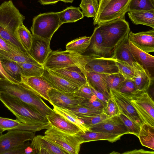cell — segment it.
I'll use <instances>...</instances> for the list:
<instances>
[{
  "mask_svg": "<svg viewBox=\"0 0 154 154\" xmlns=\"http://www.w3.org/2000/svg\"><path fill=\"white\" fill-rule=\"evenodd\" d=\"M21 82L40 97L48 101L51 104V101L47 93L51 87L41 76H22Z\"/></svg>",
  "mask_w": 154,
  "mask_h": 154,
  "instance_id": "cell-19",
  "label": "cell"
},
{
  "mask_svg": "<svg viewBox=\"0 0 154 154\" xmlns=\"http://www.w3.org/2000/svg\"><path fill=\"white\" fill-rule=\"evenodd\" d=\"M0 50H3L6 52H10L12 51H21L19 49L13 45L8 44L5 40L0 36Z\"/></svg>",
  "mask_w": 154,
  "mask_h": 154,
  "instance_id": "cell-49",
  "label": "cell"
},
{
  "mask_svg": "<svg viewBox=\"0 0 154 154\" xmlns=\"http://www.w3.org/2000/svg\"><path fill=\"white\" fill-rule=\"evenodd\" d=\"M17 35L19 41L28 52L32 42V34L23 25L18 28Z\"/></svg>",
  "mask_w": 154,
  "mask_h": 154,
  "instance_id": "cell-37",
  "label": "cell"
},
{
  "mask_svg": "<svg viewBox=\"0 0 154 154\" xmlns=\"http://www.w3.org/2000/svg\"><path fill=\"white\" fill-rule=\"evenodd\" d=\"M127 94L144 123L154 126V102L147 91Z\"/></svg>",
  "mask_w": 154,
  "mask_h": 154,
  "instance_id": "cell-7",
  "label": "cell"
},
{
  "mask_svg": "<svg viewBox=\"0 0 154 154\" xmlns=\"http://www.w3.org/2000/svg\"><path fill=\"white\" fill-rule=\"evenodd\" d=\"M0 100L17 119L23 123L35 125L50 124L46 117L15 97L0 92Z\"/></svg>",
  "mask_w": 154,
  "mask_h": 154,
  "instance_id": "cell-2",
  "label": "cell"
},
{
  "mask_svg": "<svg viewBox=\"0 0 154 154\" xmlns=\"http://www.w3.org/2000/svg\"><path fill=\"white\" fill-rule=\"evenodd\" d=\"M128 15L134 24L146 25L154 29V10L130 11Z\"/></svg>",
  "mask_w": 154,
  "mask_h": 154,
  "instance_id": "cell-27",
  "label": "cell"
},
{
  "mask_svg": "<svg viewBox=\"0 0 154 154\" xmlns=\"http://www.w3.org/2000/svg\"><path fill=\"white\" fill-rule=\"evenodd\" d=\"M3 132L2 130L0 129V137L3 134L2 133Z\"/></svg>",
  "mask_w": 154,
  "mask_h": 154,
  "instance_id": "cell-56",
  "label": "cell"
},
{
  "mask_svg": "<svg viewBox=\"0 0 154 154\" xmlns=\"http://www.w3.org/2000/svg\"><path fill=\"white\" fill-rule=\"evenodd\" d=\"M93 72H86V77L89 85L97 91L102 93L108 98L109 90L106 82L108 75Z\"/></svg>",
  "mask_w": 154,
  "mask_h": 154,
  "instance_id": "cell-25",
  "label": "cell"
},
{
  "mask_svg": "<svg viewBox=\"0 0 154 154\" xmlns=\"http://www.w3.org/2000/svg\"><path fill=\"white\" fill-rule=\"evenodd\" d=\"M47 93L51 104L66 109L81 105L85 99L77 96L74 92L60 91L51 87L48 90Z\"/></svg>",
  "mask_w": 154,
  "mask_h": 154,
  "instance_id": "cell-10",
  "label": "cell"
},
{
  "mask_svg": "<svg viewBox=\"0 0 154 154\" xmlns=\"http://www.w3.org/2000/svg\"><path fill=\"white\" fill-rule=\"evenodd\" d=\"M89 86L94 95L106 105L108 97L102 93L95 90L90 85Z\"/></svg>",
  "mask_w": 154,
  "mask_h": 154,
  "instance_id": "cell-51",
  "label": "cell"
},
{
  "mask_svg": "<svg viewBox=\"0 0 154 154\" xmlns=\"http://www.w3.org/2000/svg\"><path fill=\"white\" fill-rule=\"evenodd\" d=\"M128 40L129 49L135 61L148 70L151 74L154 67V57L138 48Z\"/></svg>",
  "mask_w": 154,
  "mask_h": 154,
  "instance_id": "cell-24",
  "label": "cell"
},
{
  "mask_svg": "<svg viewBox=\"0 0 154 154\" xmlns=\"http://www.w3.org/2000/svg\"><path fill=\"white\" fill-rule=\"evenodd\" d=\"M52 71L57 75L79 88L87 83L85 75L77 67H69Z\"/></svg>",
  "mask_w": 154,
  "mask_h": 154,
  "instance_id": "cell-21",
  "label": "cell"
},
{
  "mask_svg": "<svg viewBox=\"0 0 154 154\" xmlns=\"http://www.w3.org/2000/svg\"><path fill=\"white\" fill-rule=\"evenodd\" d=\"M81 104L92 109L102 111L105 105L94 95L89 99H84Z\"/></svg>",
  "mask_w": 154,
  "mask_h": 154,
  "instance_id": "cell-46",
  "label": "cell"
},
{
  "mask_svg": "<svg viewBox=\"0 0 154 154\" xmlns=\"http://www.w3.org/2000/svg\"><path fill=\"white\" fill-rule=\"evenodd\" d=\"M77 116L79 118L83 121L86 126L89 128L111 117L107 116L103 112L92 116Z\"/></svg>",
  "mask_w": 154,
  "mask_h": 154,
  "instance_id": "cell-44",
  "label": "cell"
},
{
  "mask_svg": "<svg viewBox=\"0 0 154 154\" xmlns=\"http://www.w3.org/2000/svg\"><path fill=\"white\" fill-rule=\"evenodd\" d=\"M152 10H154V0H131L128 7V12Z\"/></svg>",
  "mask_w": 154,
  "mask_h": 154,
  "instance_id": "cell-38",
  "label": "cell"
},
{
  "mask_svg": "<svg viewBox=\"0 0 154 154\" xmlns=\"http://www.w3.org/2000/svg\"><path fill=\"white\" fill-rule=\"evenodd\" d=\"M31 141V145L35 154H67L47 139L44 136L39 135L35 136Z\"/></svg>",
  "mask_w": 154,
  "mask_h": 154,
  "instance_id": "cell-20",
  "label": "cell"
},
{
  "mask_svg": "<svg viewBox=\"0 0 154 154\" xmlns=\"http://www.w3.org/2000/svg\"><path fill=\"white\" fill-rule=\"evenodd\" d=\"M131 0H110L94 17L95 25L119 18H125Z\"/></svg>",
  "mask_w": 154,
  "mask_h": 154,
  "instance_id": "cell-8",
  "label": "cell"
},
{
  "mask_svg": "<svg viewBox=\"0 0 154 154\" xmlns=\"http://www.w3.org/2000/svg\"><path fill=\"white\" fill-rule=\"evenodd\" d=\"M117 91L126 94H133L138 92L133 80L128 79H125Z\"/></svg>",
  "mask_w": 154,
  "mask_h": 154,
  "instance_id": "cell-47",
  "label": "cell"
},
{
  "mask_svg": "<svg viewBox=\"0 0 154 154\" xmlns=\"http://www.w3.org/2000/svg\"><path fill=\"white\" fill-rule=\"evenodd\" d=\"M57 13L62 24L76 22L84 17L80 8L72 6L68 7L62 11L57 12Z\"/></svg>",
  "mask_w": 154,
  "mask_h": 154,
  "instance_id": "cell-29",
  "label": "cell"
},
{
  "mask_svg": "<svg viewBox=\"0 0 154 154\" xmlns=\"http://www.w3.org/2000/svg\"><path fill=\"white\" fill-rule=\"evenodd\" d=\"M53 110L60 114L68 120L78 126L84 133L90 130V128L86 126L83 121L79 118L73 112L66 109L53 105Z\"/></svg>",
  "mask_w": 154,
  "mask_h": 154,
  "instance_id": "cell-32",
  "label": "cell"
},
{
  "mask_svg": "<svg viewBox=\"0 0 154 154\" xmlns=\"http://www.w3.org/2000/svg\"><path fill=\"white\" fill-rule=\"evenodd\" d=\"M91 37L90 45L85 52L86 55L94 58L112 57L113 51L105 46L102 38L99 27H95Z\"/></svg>",
  "mask_w": 154,
  "mask_h": 154,
  "instance_id": "cell-12",
  "label": "cell"
},
{
  "mask_svg": "<svg viewBox=\"0 0 154 154\" xmlns=\"http://www.w3.org/2000/svg\"><path fill=\"white\" fill-rule=\"evenodd\" d=\"M0 58L2 65L5 72L12 78L21 82V69L17 63L1 57Z\"/></svg>",
  "mask_w": 154,
  "mask_h": 154,
  "instance_id": "cell-33",
  "label": "cell"
},
{
  "mask_svg": "<svg viewBox=\"0 0 154 154\" xmlns=\"http://www.w3.org/2000/svg\"><path fill=\"white\" fill-rule=\"evenodd\" d=\"M98 26L105 46L112 51L128 36L130 30L129 23L125 18L118 19Z\"/></svg>",
  "mask_w": 154,
  "mask_h": 154,
  "instance_id": "cell-4",
  "label": "cell"
},
{
  "mask_svg": "<svg viewBox=\"0 0 154 154\" xmlns=\"http://www.w3.org/2000/svg\"><path fill=\"white\" fill-rule=\"evenodd\" d=\"M109 94L116 102L120 112L141 126L144 122L132 105L128 94L112 89H109Z\"/></svg>",
  "mask_w": 154,
  "mask_h": 154,
  "instance_id": "cell-11",
  "label": "cell"
},
{
  "mask_svg": "<svg viewBox=\"0 0 154 154\" xmlns=\"http://www.w3.org/2000/svg\"><path fill=\"white\" fill-rule=\"evenodd\" d=\"M51 40L32 35V42L28 53L35 60L43 66L52 51L50 48Z\"/></svg>",
  "mask_w": 154,
  "mask_h": 154,
  "instance_id": "cell-13",
  "label": "cell"
},
{
  "mask_svg": "<svg viewBox=\"0 0 154 154\" xmlns=\"http://www.w3.org/2000/svg\"><path fill=\"white\" fill-rule=\"evenodd\" d=\"M138 137L142 145L154 149V126L144 123L140 127Z\"/></svg>",
  "mask_w": 154,
  "mask_h": 154,
  "instance_id": "cell-30",
  "label": "cell"
},
{
  "mask_svg": "<svg viewBox=\"0 0 154 154\" xmlns=\"http://www.w3.org/2000/svg\"><path fill=\"white\" fill-rule=\"evenodd\" d=\"M0 57L17 62H26L40 64L35 60L28 53L21 51L6 52L0 50Z\"/></svg>",
  "mask_w": 154,
  "mask_h": 154,
  "instance_id": "cell-31",
  "label": "cell"
},
{
  "mask_svg": "<svg viewBox=\"0 0 154 154\" xmlns=\"http://www.w3.org/2000/svg\"><path fill=\"white\" fill-rule=\"evenodd\" d=\"M99 6L98 0H82L79 5L84 17L88 18L95 17Z\"/></svg>",
  "mask_w": 154,
  "mask_h": 154,
  "instance_id": "cell-36",
  "label": "cell"
},
{
  "mask_svg": "<svg viewBox=\"0 0 154 154\" xmlns=\"http://www.w3.org/2000/svg\"><path fill=\"white\" fill-rule=\"evenodd\" d=\"M22 76L25 77L41 76L44 70L42 65L29 63H19Z\"/></svg>",
  "mask_w": 154,
  "mask_h": 154,
  "instance_id": "cell-35",
  "label": "cell"
},
{
  "mask_svg": "<svg viewBox=\"0 0 154 154\" xmlns=\"http://www.w3.org/2000/svg\"><path fill=\"white\" fill-rule=\"evenodd\" d=\"M50 124L42 125H32L23 123L17 119L15 120L0 117V129L3 131L12 130L29 131L35 132L47 129Z\"/></svg>",
  "mask_w": 154,
  "mask_h": 154,
  "instance_id": "cell-22",
  "label": "cell"
},
{
  "mask_svg": "<svg viewBox=\"0 0 154 154\" xmlns=\"http://www.w3.org/2000/svg\"><path fill=\"white\" fill-rule=\"evenodd\" d=\"M90 129L122 135L129 134L128 130L118 115L110 117L90 127Z\"/></svg>",
  "mask_w": 154,
  "mask_h": 154,
  "instance_id": "cell-14",
  "label": "cell"
},
{
  "mask_svg": "<svg viewBox=\"0 0 154 154\" xmlns=\"http://www.w3.org/2000/svg\"><path fill=\"white\" fill-rule=\"evenodd\" d=\"M133 66L134 72L132 80L137 91H147L153 80V77L148 70L136 62Z\"/></svg>",
  "mask_w": 154,
  "mask_h": 154,
  "instance_id": "cell-23",
  "label": "cell"
},
{
  "mask_svg": "<svg viewBox=\"0 0 154 154\" xmlns=\"http://www.w3.org/2000/svg\"><path fill=\"white\" fill-rule=\"evenodd\" d=\"M125 80L122 75L119 72L109 74L106 79V82L109 89L118 90Z\"/></svg>",
  "mask_w": 154,
  "mask_h": 154,
  "instance_id": "cell-40",
  "label": "cell"
},
{
  "mask_svg": "<svg viewBox=\"0 0 154 154\" xmlns=\"http://www.w3.org/2000/svg\"><path fill=\"white\" fill-rule=\"evenodd\" d=\"M46 118L51 126L64 132L75 134L82 131L78 126L53 109Z\"/></svg>",
  "mask_w": 154,
  "mask_h": 154,
  "instance_id": "cell-18",
  "label": "cell"
},
{
  "mask_svg": "<svg viewBox=\"0 0 154 154\" xmlns=\"http://www.w3.org/2000/svg\"><path fill=\"white\" fill-rule=\"evenodd\" d=\"M128 130L129 134H133L137 137L140 129V126L121 112L118 115Z\"/></svg>",
  "mask_w": 154,
  "mask_h": 154,
  "instance_id": "cell-42",
  "label": "cell"
},
{
  "mask_svg": "<svg viewBox=\"0 0 154 154\" xmlns=\"http://www.w3.org/2000/svg\"><path fill=\"white\" fill-rule=\"evenodd\" d=\"M91 37L82 36L68 42L66 45V50L82 54L89 46Z\"/></svg>",
  "mask_w": 154,
  "mask_h": 154,
  "instance_id": "cell-34",
  "label": "cell"
},
{
  "mask_svg": "<svg viewBox=\"0 0 154 154\" xmlns=\"http://www.w3.org/2000/svg\"><path fill=\"white\" fill-rule=\"evenodd\" d=\"M51 87L57 90L69 92H75L79 88L54 73L52 70L44 68L41 76Z\"/></svg>",
  "mask_w": 154,
  "mask_h": 154,
  "instance_id": "cell-17",
  "label": "cell"
},
{
  "mask_svg": "<svg viewBox=\"0 0 154 154\" xmlns=\"http://www.w3.org/2000/svg\"><path fill=\"white\" fill-rule=\"evenodd\" d=\"M0 92L17 98L46 117L53 110L41 97L22 82L15 83L8 80L0 79Z\"/></svg>",
  "mask_w": 154,
  "mask_h": 154,
  "instance_id": "cell-1",
  "label": "cell"
},
{
  "mask_svg": "<svg viewBox=\"0 0 154 154\" xmlns=\"http://www.w3.org/2000/svg\"><path fill=\"white\" fill-rule=\"evenodd\" d=\"M154 151H146L143 149H140L139 150L135 149L126 152L122 154H154Z\"/></svg>",
  "mask_w": 154,
  "mask_h": 154,
  "instance_id": "cell-52",
  "label": "cell"
},
{
  "mask_svg": "<svg viewBox=\"0 0 154 154\" xmlns=\"http://www.w3.org/2000/svg\"><path fill=\"white\" fill-rule=\"evenodd\" d=\"M0 79L8 80L15 83H19L20 82L14 79L10 76L4 70L1 64L0 58Z\"/></svg>",
  "mask_w": 154,
  "mask_h": 154,
  "instance_id": "cell-50",
  "label": "cell"
},
{
  "mask_svg": "<svg viewBox=\"0 0 154 154\" xmlns=\"http://www.w3.org/2000/svg\"><path fill=\"white\" fill-rule=\"evenodd\" d=\"M61 24L57 12L40 14L33 19L31 27L32 35L46 39H51Z\"/></svg>",
  "mask_w": 154,
  "mask_h": 154,
  "instance_id": "cell-6",
  "label": "cell"
},
{
  "mask_svg": "<svg viewBox=\"0 0 154 154\" xmlns=\"http://www.w3.org/2000/svg\"><path fill=\"white\" fill-rule=\"evenodd\" d=\"M74 93L85 99H89L94 96L88 82L79 88Z\"/></svg>",
  "mask_w": 154,
  "mask_h": 154,
  "instance_id": "cell-48",
  "label": "cell"
},
{
  "mask_svg": "<svg viewBox=\"0 0 154 154\" xmlns=\"http://www.w3.org/2000/svg\"><path fill=\"white\" fill-rule=\"evenodd\" d=\"M31 131L12 130L0 137V154H5L14 147L28 141H31L35 136Z\"/></svg>",
  "mask_w": 154,
  "mask_h": 154,
  "instance_id": "cell-9",
  "label": "cell"
},
{
  "mask_svg": "<svg viewBox=\"0 0 154 154\" xmlns=\"http://www.w3.org/2000/svg\"><path fill=\"white\" fill-rule=\"evenodd\" d=\"M77 116H92L97 115L102 111L95 110L81 104L67 109Z\"/></svg>",
  "mask_w": 154,
  "mask_h": 154,
  "instance_id": "cell-41",
  "label": "cell"
},
{
  "mask_svg": "<svg viewBox=\"0 0 154 154\" xmlns=\"http://www.w3.org/2000/svg\"><path fill=\"white\" fill-rule=\"evenodd\" d=\"M40 3L43 5L55 4L60 0H38Z\"/></svg>",
  "mask_w": 154,
  "mask_h": 154,
  "instance_id": "cell-53",
  "label": "cell"
},
{
  "mask_svg": "<svg viewBox=\"0 0 154 154\" xmlns=\"http://www.w3.org/2000/svg\"><path fill=\"white\" fill-rule=\"evenodd\" d=\"M45 132L44 137L67 154H78L82 143L79 135L69 134L51 126Z\"/></svg>",
  "mask_w": 154,
  "mask_h": 154,
  "instance_id": "cell-5",
  "label": "cell"
},
{
  "mask_svg": "<svg viewBox=\"0 0 154 154\" xmlns=\"http://www.w3.org/2000/svg\"><path fill=\"white\" fill-rule=\"evenodd\" d=\"M99 3V8L96 15H97L101 11L106 3L110 0H98Z\"/></svg>",
  "mask_w": 154,
  "mask_h": 154,
  "instance_id": "cell-54",
  "label": "cell"
},
{
  "mask_svg": "<svg viewBox=\"0 0 154 154\" xmlns=\"http://www.w3.org/2000/svg\"><path fill=\"white\" fill-rule=\"evenodd\" d=\"M90 56L83 55L66 50L52 51L43 65L44 68L53 70L69 67H79L85 75L86 64L94 58Z\"/></svg>",
  "mask_w": 154,
  "mask_h": 154,
  "instance_id": "cell-3",
  "label": "cell"
},
{
  "mask_svg": "<svg viewBox=\"0 0 154 154\" xmlns=\"http://www.w3.org/2000/svg\"><path fill=\"white\" fill-rule=\"evenodd\" d=\"M128 39L138 48L147 53L154 51V29L134 33L130 32Z\"/></svg>",
  "mask_w": 154,
  "mask_h": 154,
  "instance_id": "cell-16",
  "label": "cell"
},
{
  "mask_svg": "<svg viewBox=\"0 0 154 154\" xmlns=\"http://www.w3.org/2000/svg\"><path fill=\"white\" fill-rule=\"evenodd\" d=\"M80 137L82 143L90 141L104 140L113 143L119 140L121 134L89 130L84 133L81 131L77 134Z\"/></svg>",
  "mask_w": 154,
  "mask_h": 154,
  "instance_id": "cell-26",
  "label": "cell"
},
{
  "mask_svg": "<svg viewBox=\"0 0 154 154\" xmlns=\"http://www.w3.org/2000/svg\"><path fill=\"white\" fill-rule=\"evenodd\" d=\"M29 141H26L7 151L5 154H35Z\"/></svg>",
  "mask_w": 154,
  "mask_h": 154,
  "instance_id": "cell-43",
  "label": "cell"
},
{
  "mask_svg": "<svg viewBox=\"0 0 154 154\" xmlns=\"http://www.w3.org/2000/svg\"><path fill=\"white\" fill-rule=\"evenodd\" d=\"M128 36L125 38L113 50L112 58L125 61L134 66L136 62L128 47Z\"/></svg>",
  "mask_w": 154,
  "mask_h": 154,
  "instance_id": "cell-28",
  "label": "cell"
},
{
  "mask_svg": "<svg viewBox=\"0 0 154 154\" xmlns=\"http://www.w3.org/2000/svg\"><path fill=\"white\" fill-rule=\"evenodd\" d=\"M103 112L109 116L118 115L120 112L116 102L110 94Z\"/></svg>",
  "mask_w": 154,
  "mask_h": 154,
  "instance_id": "cell-45",
  "label": "cell"
},
{
  "mask_svg": "<svg viewBox=\"0 0 154 154\" xmlns=\"http://www.w3.org/2000/svg\"><path fill=\"white\" fill-rule=\"evenodd\" d=\"M85 71L108 74L119 72L115 59L112 57L94 58L86 64Z\"/></svg>",
  "mask_w": 154,
  "mask_h": 154,
  "instance_id": "cell-15",
  "label": "cell"
},
{
  "mask_svg": "<svg viewBox=\"0 0 154 154\" xmlns=\"http://www.w3.org/2000/svg\"><path fill=\"white\" fill-rule=\"evenodd\" d=\"M74 0H60V1H62L65 3H72Z\"/></svg>",
  "mask_w": 154,
  "mask_h": 154,
  "instance_id": "cell-55",
  "label": "cell"
},
{
  "mask_svg": "<svg viewBox=\"0 0 154 154\" xmlns=\"http://www.w3.org/2000/svg\"><path fill=\"white\" fill-rule=\"evenodd\" d=\"M116 64L118 68L119 72L125 79H132L133 78L134 68L126 62L115 59Z\"/></svg>",
  "mask_w": 154,
  "mask_h": 154,
  "instance_id": "cell-39",
  "label": "cell"
}]
</instances>
